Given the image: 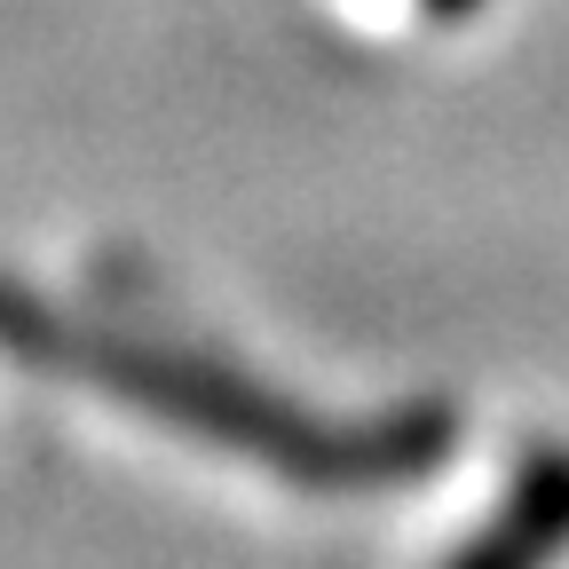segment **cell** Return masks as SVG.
<instances>
[{"label": "cell", "mask_w": 569, "mask_h": 569, "mask_svg": "<svg viewBox=\"0 0 569 569\" xmlns=\"http://www.w3.org/2000/svg\"><path fill=\"white\" fill-rule=\"evenodd\" d=\"M0 348L24 356V365L88 372L96 388L159 411L174 427H198V436L230 443V451H253V459L301 475V482H396V475H419L451 436V419H436V411H403L388 427H325V419L277 403L261 388H222V372L182 365V356L119 348L103 332H71L63 317L32 309L24 293H9V284H0Z\"/></svg>", "instance_id": "1"}, {"label": "cell", "mask_w": 569, "mask_h": 569, "mask_svg": "<svg viewBox=\"0 0 569 569\" xmlns=\"http://www.w3.org/2000/svg\"><path fill=\"white\" fill-rule=\"evenodd\" d=\"M553 546H569V451H530L515 475V498L451 569H538Z\"/></svg>", "instance_id": "2"}, {"label": "cell", "mask_w": 569, "mask_h": 569, "mask_svg": "<svg viewBox=\"0 0 569 569\" xmlns=\"http://www.w3.org/2000/svg\"><path fill=\"white\" fill-rule=\"evenodd\" d=\"M427 9H436V17H467V9H475V0H427Z\"/></svg>", "instance_id": "3"}]
</instances>
